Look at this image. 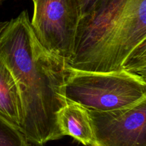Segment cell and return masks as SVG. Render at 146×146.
<instances>
[{
    "label": "cell",
    "instance_id": "6da1fadb",
    "mask_svg": "<svg viewBox=\"0 0 146 146\" xmlns=\"http://www.w3.org/2000/svg\"><path fill=\"white\" fill-rule=\"evenodd\" d=\"M0 60L17 83L22 109L20 130L31 145L43 146L64 136L57 113L66 104V60L38 42L28 11L8 21L0 34Z\"/></svg>",
    "mask_w": 146,
    "mask_h": 146
},
{
    "label": "cell",
    "instance_id": "7a4b0ae2",
    "mask_svg": "<svg viewBox=\"0 0 146 146\" xmlns=\"http://www.w3.org/2000/svg\"><path fill=\"white\" fill-rule=\"evenodd\" d=\"M146 44V0H105L80 19L68 67L109 72Z\"/></svg>",
    "mask_w": 146,
    "mask_h": 146
},
{
    "label": "cell",
    "instance_id": "3957f363",
    "mask_svg": "<svg viewBox=\"0 0 146 146\" xmlns=\"http://www.w3.org/2000/svg\"><path fill=\"white\" fill-rule=\"evenodd\" d=\"M64 96L88 110L111 111L145 100L146 81L124 70L99 72L68 67Z\"/></svg>",
    "mask_w": 146,
    "mask_h": 146
},
{
    "label": "cell",
    "instance_id": "277c9868",
    "mask_svg": "<svg viewBox=\"0 0 146 146\" xmlns=\"http://www.w3.org/2000/svg\"><path fill=\"white\" fill-rule=\"evenodd\" d=\"M31 22L41 45L66 60L74 54L76 36L81 17L78 0H32Z\"/></svg>",
    "mask_w": 146,
    "mask_h": 146
},
{
    "label": "cell",
    "instance_id": "5b68a950",
    "mask_svg": "<svg viewBox=\"0 0 146 146\" xmlns=\"http://www.w3.org/2000/svg\"><path fill=\"white\" fill-rule=\"evenodd\" d=\"M88 113L93 132L89 146H146V99L122 109Z\"/></svg>",
    "mask_w": 146,
    "mask_h": 146
},
{
    "label": "cell",
    "instance_id": "8992f818",
    "mask_svg": "<svg viewBox=\"0 0 146 146\" xmlns=\"http://www.w3.org/2000/svg\"><path fill=\"white\" fill-rule=\"evenodd\" d=\"M57 123L63 136H71L86 146L92 143L91 121L88 110L85 107L67 101L57 113Z\"/></svg>",
    "mask_w": 146,
    "mask_h": 146
},
{
    "label": "cell",
    "instance_id": "52a82bcc",
    "mask_svg": "<svg viewBox=\"0 0 146 146\" xmlns=\"http://www.w3.org/2000/svg\"><path fill=\"white\" fill-rule=\"evenodd\" d=\"M0 116L20 129L22 109L17 83L0 60Z\"/></svg>",
    "mask_w": 146,
    "mask_h": 146
},
{
    "label": "cell",
    "instance_id": "ba28073f",
    "mask_svg": "<svg viewBox=\"0 0 146 146\" xmlns=\"http://www.w3.org/2000/svg\"><path fill=\"white\" fill-rule=\"evenodd\" d=\"M0 146H34L18 127L0 116Z\"/></svg>",
    "mask_w": 146,
    "mask_h": 146
},
{
    "label": "cell",
    "instance_id": "9c48e42d",
    "mask_svg": "<svg viewBox=\"0 0 146 146\" xmlns=\"http://www.w3.org/2000/svg\"><path fill=\"white\" fill-rule=\"evenodd\" d=\"M123 70L146 80V44L138 47L128 57Z\"/></svg>",
    "mask_w": 146,
    "mask_h": 146
},
{
    "label": "cell",
    "instance_id": "30bf717a",
    "mask_svg": "<svg viewBox=\"0 0 146 146\" xmlns=\"http://www.w3.org/2000/svg\"><path fill=\"white\" fill-rule=\"evenodd\" d=\"M105 0H78L81 7V17L94 11Z\"/></svg>",
    "mask_w": 146,
    "mask_h": 146
},
{
    "label": "cell",
    "instance_id": "8fae6325",
    "mask_svg": "<svg viewBox=\"0 0 146 146\" xmlns=\"http://www.w3.org/2000/svg\"><path fill=\"white\" fill-rule=\"evenodd\" d=\"M7 23H8V21H0V34L1 33V31H3L5 27L7 26Z\"/></svg>",
    "mask_w": 146,
    "mask_h": 146
},
{
    "label": "cell",
    "instance_id": "7c38bea8",
    "mask_svg": "<svg viewBox=\"0 0 146 146\" xmlns=\"http://www.w3.org/2000/svg\"><path fill=\"white\" fill-rule=\"evenodd\" d=\"M2 1H3V0H0V3H1Z\"/></svg>",
    "mask_w": 146,
    "mask_h": 146
}]
</instances>
